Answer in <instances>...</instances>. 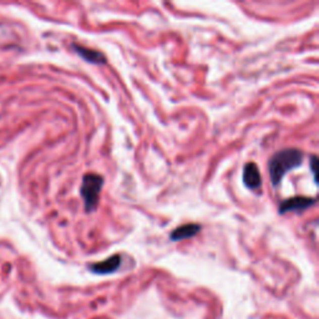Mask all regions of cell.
Masks as SVG:
<instances>
[{
  "mask_svg": "<svg viewBox=\"0 0 319 319\" xmlns=\"http://www.w3.org/2000/svg\"><path fill=\"white\" fill-rule=\"evenodd\" d=\"M73 49L75 50L76 52L85 61L91 64H96V65H102V64H106V58L105 55L101 51H97V50L94 49H89V47H85L82 45L78 44H73Z\"/></svg>",
  "mask_w": 319,
  "mask_h": 319,
  "instance_id": "cell-7",
  "label": "cell"
},
{
  "mask_svg": "<svg viewBox=\"0 0 319 319\" xmlns=\"http://www.w3.org/2000/svg\"><path fill=\"white\" fill-rule=\"evenodd\" d=\"M120 264H121V256L115 254L110 258L102 260V262L94 263L89 268L91 272L96 273V275H110V273L116 272L119 270Z\"/></svg>",
  "mask_w": 319,
  "mask_h": 319,
  "instance_id": "cell-5",
  "label": "cell"
},
{
  "mask_svg": "<svg viewBox=\"0 0 319 319\" xmlns=\"http://www.w3.org/2000/svg\"><path fill=\"white\" fill-rule=\"evenodd\" d=\"M317 166H318L317 156H312V160H310V170H312L313 177H314V182H317Z\"/></svg>",
  "mask_w": 319,
  "mask_h": 319,
  "instance_id": "cell-8",
  "label": "cell"
},
{
  "mask_svg": "<svg viewBox=\"0 0 319 319\" xmlns=\"http://www.w3.org/2000/svg\"><path fill=\"white\" fill-rule=\"evenodd\" d=\"M303 152L298 148H284L272 156L268 162V172L273 186H278L283 177L302 165Z\"/></svg>",
  "mask_w": 319,
  "mask_h": 319,
  "instance_id": "cell-1",
  "label": "cell"
},
{
  "mask_svg": "<svg viewBox=\"0 0 319 319\" xmlns=\"http://www.w3.org/2000/svg\"><path fill=\"white\" fill-rule=\"evenodd\" d=\"M103 186V177L97 174H86L82 177L80 195L85 203L86 212H92L96 209L99 203V196Z\"/></svg>",
  "mask_w": 319,
  "mask_h": 319,
  "instance_id": "cell-2",
  "label": "cell"
},
{
  "mask_svg": "<svg viewBox=\"0 0 319 319\" xmlns=\"http://www.w3.org/2000/svg\"><path fill=\"white\" fill-rule=\"evenodd\" d=\"M315 202H317V199L315 198L304 197V196L287 198L281 202L278 212L281 215L287 214V212H302V211H304V209L309 208V207L314 206Z\"/></svg>",
  "mask_w": 319,
  "mask_h": 319,
  "instance_id": "cell-3",
  "label": "cell"
},
{
  "mask_svg": "<svg viewBox=\"0 0 319 319\" xmlns=\"http://www.w3.org/2000/svg\"><path fill=\"white\" fill-rule=\"evenodd\" d=\"M199 231H201V226L198 223H186V225L180 226L176 230L172 231L170 238L174 242L183 241V239L195 237Z\"/></svg>",
  "mask_w": 319,
  "mask_h": 319,
  "instance_id": "cell-6",
  "label": "cell"
},
{
  "mask_svg": "<svg viewBox=\"0 0 319 319\" xmlns=\"http://www.w3.org/2000/svg\"><path fill=\"white\" fill-rule=\"evenodd\" d=\"M243 183L249 190H258L262 186V177L254 162H248L243 167Z\"/></svg>",
  "mask_w": 319,
  "mask_h": 319,
  "instance_id": "cell-4",
  "label": "cell"
}]
</instances>
